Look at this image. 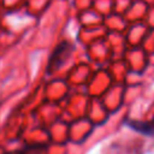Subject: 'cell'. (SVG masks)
<instances>
[{
  "label": "cell",
  "instance_id": "cell-1",
  "mask_svg": "<svg viewBox=\"0 0 154 154\" xmlns=\"http://www.w3.org/2000/svg\"><path fill=\"white\" fill-rule=\"evenodd\" d=\"M67 55H69V45L67 43H63V45H60L57 49H55V52H54V54L52 55V58H51V61H49V70H52V69H58L64 61H65V59L67 58Z\"/></svg>",
  "mask_w": 154,
  "mask_h": 154
}]
</instances>
